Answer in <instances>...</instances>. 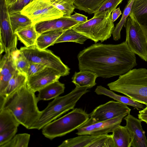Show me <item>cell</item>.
<instances>
[{
  "label": "cell",
  "instance_id": "obj_1",
  "mask_svg": "<svg viewBox=\"0 0 147 147\" xmlns=\"http://www.w3.org/2000/svg\"><path fill=\"white\" fill-rule=\"evenodd\" d=\"M77 58L80 71H90L103 78L123 75L137 65L136 54L125 41L117 45L95 43L80 51Z\"/></svg>",
  "mask_w": 147,
  "mask_h": 147
},
{
  "label": "cell",
  "instance_id": "obj_29",
  "mask_svg": "<svg viewBox=\"0 0 147 147\" xmlns=\"http://www.w3.org/2000/svg\"><path fill=\"white\" fill-rule=\"evenodd\" d=\"M134 1L128 0L121 20L115 27L112 34L113 39L115 41H117L121 38V31L123 26H124L126 19L131 12Z\"/></svg>",
  "mask_w": 147,
  "mask_h": 147
},
{
  "label": "cell",
  "instance_id": "obj_17",
  "mask_svg": "<svg viewBox=\"0 0 147 147\" xmlns=\"http://www.w3.org/2000/svg\"><path fill=\"white\" fill-rule=\"evenodd\" d=\"M65 88V84L59 80L53 82L38 91V100L39 101L55 98L64 92Z\"/></svg>",
  "mask_w": 147,
  "mask_h": 147
},
{
  "label": "cell",
  "instance_id": "obj_11",
  "mask_svg": "<svg viewBox=\"0 0 147 147\" xmlns=\"http://www.w3.org/2000/svg\"><path fill=\"white\" fill-rule=\"evenodd\" d=\"M129 113H126L112 119L103 121H95L90 118L77 129L78 135H100L112 132L117 126L120 124L123 119Z\"/></svg>",
  "mask_w": 147,
  "mask_h": 147
},
{
  "label": "cell",
  "instance_id": "obj_33",
  "mask_svg": "<svg viewBox=\"0 0 147 147\" xmlns=\"http://www.w3.org/2000/svg\"><path fill=\"white\" fill-rule=\"evenodd\" d=\"M51 3L63 13L64 17L70 16L75 9L74 5L58 0H50Z\"/></svg>",
  "mask_w": 147,
  "mask_h": 147
},
{
  "label": "cell",
  "instance_id": "obj_36",
  "mask_svg": "<svg viewBox=\"0 0 147 147\" xmlns=\"http://www.w3.org/2000/svg\"><path fill=\"white\" fill-rule=\"evenodd\" d=\"M45 67L44 65L40 64L29 62V64L26 75L27 78L36 74Z\"/></svg>",
  "mask_w": 147,
  "mask_h": 147
},
{
  "label": "cell",
  "instance_id": "obj_32",
  "mask_svg": "<svg viewBox=\"0 0 147 147\" xmlns=\"http://www.w3.org/2000/svg\"><path fill=\"white\" fill-rule=\"evenodd\" d=\"M123 0H106L94 13L93 17H97L105 13H111L112 11L116 8Z\"/></svg>",
  "mask_w": 147,
  "mask_h": 147
},
{
  "label": "cell",
  "instance_id": "obj_15",
  "mask_svg": "<svg viewBox=\"0 0 147 147\" xmlns=\"http://www.w3.org/2000/svg\"><path fill=\"white\" fill-rule=\"evenodd\" d=\"M80 23L67 17L39 22L34 25L36 30L39 34L45 31L62 30L64 31L72 28Z\"/></svg>",
  "mask_w": 147,
  "mask_h": 147
},
{
  "label": "cell",
  "instance_id": "obj_37",
  "mask_svg": "<svg viewBox=\"0 0 147 147\" xmlns=\"http://www.w3.org/2000/svg\"><path fill=\"white\" fill-rule=\"evenodd\" d=\"M15 71L0 76V94H2L5 90Z\"/></svg>",
  "mask_w": 147,
  "mask_h": 147
},
{
  "label": "cell",
  "instance_id": "obj_30",
  "mask_svg": "<svg viewBox=\"0 0 147 147\" xmlns=\"http://www.w3.org/2000/svg\"><path fill=\"white\" fill-rule=\"evenodd\" d=\"M11 51L16 70L26 76L29 62L17 48Z\"/></svg>",
  "mask_w": 147,
  "mask_h": 147
},
{
  "label": "cell",
  "instance_id": "obj_5",
  "mask_svg": "<svg viewBox=\"0 0 147 147\" xmlns=\"http://www.w3.org/2000/svg\"><path fill=\"white\" fill-rule=\"evenodd\" d=\"M90 115L81 108H74L65 115L45 125L42 133L50 140L61 137L77 129L89 118Z\"/></svg>",
  "mask_w": 147,
  "mask_h": 147
},
{
  "label": "cell",
  "instance_id": "obj_34",
  "mask_svg": "<svg viewBox=\"0 0 147 147\" xmlns=\"http://www.w3.org/2000/svg\"><path fill=\"white\" fill-rule=\"evenodd\" d=\"M34 0H17L13 3L8 6L9 14L21 11L29 3Z\"/></svg>",
  "mask_w": 147,
  "mask_h": 147
},
{
  "label": "cell",
  "instance_id": "obj_26",
  "mask_svg": "<svg viewBox=\"0 0 147 147\" xmlns=\"http://www.w3.org/2000/svg\"><path fill=\"white\" fill-rule=\"evenodd\" d=\"M88 39L86 37L72 28L64 31L55 43L71 42L82 44Z\"/></svg>",
  "mask_w": 147,
  "mask_h": 147
},
{
  "label": "cell",
  "instance_id": "obj_9",
  "mask_svg": "<svg viewBox=\"0 0 147 147\" xmlns=\"http://www.w3.org/2000/svg\"><path fill=\"white\" fill-rule=\"evenodd\" d=\"M21 13L28 17L32 24L63 17V13L50 0H34L25 6Z\"/></svg>",
  "mask_w": 147,
  "mask_h": 147
},
{
  "label": "cell",
  "instance_id": "obj_16",
  "mask_svg": "<svg viewBox=\"0 0 147 147\" xmlns=\"http://www.w3.org/2000/svg\"><path fill=\"white\" fill-rule=\"evenodd\" d=\"M94 91L98 95L107 96L117 101L132 106L138 110H141L145 107L143 104L136 102L127 96L117 94L113 91L100 85L97 86Z\"/></svg>",
  "mask_w": 147,
  "mask_h": 147
},
{
  "label": "cell",
  "instance_id": "obj_42",
  "mask_svg": "<svg viewBox=\"0 0 147 147\" xmlns=\"http://www.w3.org/2000/svg\"><path fill=\"white\" fill-rule=\"evenodd\" d=\"M6 4L8 6L10 5L15 2L17 0H5Z\"/></svg>",
  "mask_w": 147,
  "mask_h": 147
},
{
  "label": "cell",
  "instance_id": "obj_39",
  "mask_svg": "<svg viewBox=\"0 0 147 147\" xmlns=\"http://www.w3.org/2000/svg\"><path fill=\"white\" fill-rule=\"evenodd\" d=\"M138 116L139 119L147 123V106L139 111Z\"/></svg>",
  "mask_w": 147,
  "mask_h": 147
},
{
  "label": "cell",
  "instance_id": "obj_35",
  "mask_svg": "<svg viewBox=\"0 0 147 147\" xmlns=\"http://www.w3.org/2000/svg\"><path fill=\"white\" fill-rule=\"evenodd\" d=\"M18 128H15L0 133V147L10 141L15 136Z\"/></svg>",
  "mask_w": 147,
  "mask_h": 147
},
{
  "label": "cell",
  "instance_id": "obj_4",
  "mask_svg": "<svg viewBox=\"0 0 147 147\" xmlns=\"http://www.w3.org/2000/svg\"><path fill=\"white\" fill-rule=\"evenodd\" d=\"M88 89L86 86H76L68 94L54 98L49 103L46 108L41 111L38 119L30 129H42L45 125L62 115L73 109L80 98L88 92Z\"/></svg>",
  "mask_w": 147,
  "mask_h": 147
},
{
  "label": "cell",
  "instance_id": "obj_13",
  "mask_svg": "<svg viewBox=\"0 0 147 147\" xmlns=\"http://www.w3.org/2000/svg\"><path fill=\"white\" fill-rule=\"evenodd\" d=\"M60 74L52 68L46 67L42 70L27 78L26 85L34 92L38 91L50 84L59 80Z\"/></svg>",
  "mask_w": 147,
  "mask_h": 147
},
{
  "label": "cell",
  "instance_id": "obj_22",
  "mask_svg": "<svg viewBox=\"0 0 147 147\" xmlns=\"http://www.w3.org/2000/svg\"><path fill=\"white\" fill-rule=\"evenodd\" d=\"M20 122L12 113L5 109L0 110V133L18 128Z\"/></svg>",
  "mask_w": 147,
  "mask_h": 147
},
{
  "label": "cell",
  "instance_id": "obj_28",
  "mask_svg": "<svg viewBox=\"0 0 147 147\" xmlns=\"http://www.w3.org/2000/svg\"><path fill=\"white\" fill-rule=\"evenodd\" d=\"M9 18L12 29L14 33L19 28L32 24L31 20L21 11L9 14Z\"/></svg>",
  "mask_w": 147,
  "mask_h": 147
},
{
  "label": "cell",
  "instance_id": "obj_20",
  "mask_svg": "<svg viewBox=\"0 0 147 147\" xmlns=\"http://www.w3.org/2000/svg\"><path fill=\"white\" fill-rule=\"evenodd\" d=\"M112 132L115 147H131V136L125 126L119 125L114 128Z\"/></svg>",
  "mask_w": 147,
  "mask_h": 147
},
{
  "label": "cell",
  "instance_id": "obj_8",
  "mask_svg": "<svg viewBox=\"0 0 147 147\" xmlns=\"http://www.w3.org/2000/svg\"><path fill=\"white\" fill-rule=\"evenodd\" d=\"M19 50L29 62L40 64L53 69L58 71L61 76H67L70 73V69L50 50L40 49L35 45L22 47Z\"/></svg>",
  "mask_w": 147,
  "mask_h": 147
},
{
  "label": "cell",
  "instance_id": "obj_40",
  "mask_svg": "<svg viewBox=\"0 0 147 147\" xmlns=\"http://www.w3.org/2000/svg\"><path fill=\"white\" fill-rule=\"evenodd\" d=\"M111 13V20L113 22L115 21L119 16L122 14L121 11L119 7L115 9L112 11Z\"/></svg>",
  "mask_w": 147,
  "mask_h": 147
},
{
  "label": "cell",
  "instance_id": "obj_7",
  "mask_svg": "<svg viewBox=\"0 0 147 147\" xmlns=\"http://www.w3.org/2000/svg\"><path fill=\"white\" fill-rule=\"evenodd\" d=\"M125 41L136 55L147 62V26L139 23L129 14L124 26Z\"/></svg>",
  "mask_w": 147,
  "mask_h": 147
},
{
  "label": "cell",
  "instance_id": "obj_25",
  "mask_svg": "<svg viewBox=\"0 0 147 147\" xmlns=\"http://www.w3.org/2000/svg\"><path fill=\"white\" fill-rule=\"evenodd\" d=\"M106 0H75L74 3L75 9L92 14L96 11Z\"/></svg>",
  "mask_w": 147,
  "mask_h": 147
},
{
  "label": "cell",
  "instance_id": "obj_3",
  "mask_svg": "<svg viewBox=\"0 0 147 147\" xmlns=\"http://www.w3.org/2000/svg\"><path fill=\"white\" fill-rule=\"evenodd\" d=\"M107 86L110 90L147 106V69H133Z\"/></svg>",
  "mask_w": 147,
  "mask_h": 147
},
{
  "label": "cell",
  "instance_id": "obj_24",
  "mask_svg": "<svg viewBox=\"0 0 147 147\" xmlns=\"http://www.w3.org/2000/svg\"><path fill=\"white\" fill-rule=\"evenodd\" d=\"M27 79L26 75L16 70L5 90L0 95L6 98L15 91L26 84Z\"/></svg>",
  "mask_w": 147,
  "mask_h": 147
},
{
  "label": "cell",
  "instance_id": "obj_31",
  "mask_svg": "<svg viewBox=\"0 0 147 147\" xmlns=\"http://www.w3.org/2000/svg\"><path fill=\"white\" fill-rule=\"evenodd\" d=\"M30 138V135L24 133L16 134L9 142L0 147H27Z\"/></svg>",
  "mask_w": 147,
  "mask_h": 147
},
{
  "label": "cell",
  "instance_id": "obj_27",
  "mask_svg": "<svg viewBox=\"0 0 147 147\" xmlns=\"http://www.w3.org/2000/svg\"><path fill=\"white\" fill-rule=\"evenodd\" d=\"M16 70L11 51L5 53L0 61V76Z\"/></svg>",
  "mask_w": 147,
  "mask_h": 147
},
{
  "label": "cell",
  "instance_id": "obj_41",
  "mask_svg": "<svg viewBox=\"0 0 147 147\" xmlns=\"http://www.w3.org/2000/svg\"><path fill=\"white\" fill-rule=\"evenodd\" d=\"M59 1L68 3L71 5H74V3L75 0H58Z\"/></svg>",
  "mask_w": 147,
  "mask_h": 147
},
{
  "label": "cell",
  "instance_id": "obj_23",
  "mask_svg": "<svg viewBox=\"0 0 147 147\" xmlns=\"http://www.w3.org/2000/svg\"><path fill=\"white\" fill-rule=\"evenodd\" d=\"M129 14L147 26V0H134Z\"/></svg>",
  "mask_w": 147,
  "mask_h": 147
},
{
  "label": "cell",
  "instance_id": "obj_18",
  "mask_svg": "<svg viewBox=\"0 0 147 147\" xmlns=\"http://www.w3.org/2000/svg\"><path fill=\"white\" fill-rule=\"evenodd\" d=\"M15 33L19 40L26 47L35 45L39 35L34 25L32 24L19 28Z\"/></svg>",
  "mask_w": 147,
  "mask_h": 147
},
{
  "label": "cell",
  "instance_id": "obj_10",
  "mask_svg": "<svg viewBox=\"0 0 147 147\" xmlns=\"http://www.w3.org/2000/svg\"><path fill=\"white\" fill-rule=\"evenodd\" d=\"M58 147H115L112 134L82 135L64 140Z\"/></svg>",
  "mask_w": 147,
  "mask_h": 147
},
{
  "label": "cell",
  "instance_id": "obj_14",
  "mask_svg": "<svg viewBox=\"0 0 147 147\" xmlns=\"http://www.w3.org/2000/svg\"><path fill=\"white\" fill-rule=\"evenodd\" d=\"M126 126L130 133L132 147H147V140L142 129L141 120L129 113L124 118Z\"/></svg>",
  "mask_w": 147,
  "mask_h": 147
},
{
  "label": "cell",
  "instance_id": "obj_38",
  "mask_svg": "<svg viewBox=\"0 0 147 147\" xmlns=\"http://www.w3.org/2000/svg\"><path fill=\"white\" fill-rule=\"evenodd\" d=\"M76 20L80 23H84L88 21V17L84 15L75 12V14L67 17Z\"/></svg>",
  "mask_w": 147,
  "mask_h": 147
},
{
  "label": "cell",
  "instance_id": "obj_21",
  "mask_svg": "<svg viewBox=\"0 0 147 147\" xmlns=\"http://www.w3.org/2000/svg\"><path fill=\"white\" fill-rule=\"evenodd\" d=\"M62 30H50L39 34L36 42V46L38 48L45 49L53 45L58 38L63 33Z\"/></svg>",
  "mask_w": 147,
  "mask_h": 147
},
{
  "label": "cell",
  "instance_id": "obj_2",
  "mask_svg": "<svg viewBox=\"0 0 147 147\" xmlns=\"http://www.w3.org/2000/svg\"><path fill=\"white\" fill-rule=\"evenodd\" d=\"M38 102L35 92L28 88L26 84L6 98L1 109L10 111L20 124L30 129L40 114Z\"/></svg>",
  "mask_w": 147,
  "mask_h": 147
},
{
  "label": "cell",
  "instance_id": "obj_6",
  "mask_svg": "<svg viewBox=\"0 0 147 147\" xmlns=\"http://www.w3.org/2000/svg\"><path fill=\"white\" fill-rule=\"evenodd\" d=\"M115 28L111 13H105L80 23L72 28L96 43L110 38Z\"/></svg>",
  "mask_w": 147,
  "mask_h": 147
},
{
  "label": "cell",
  "instance_id": "obj_19",
  "mask_svg": "<svg viewBox=\"0 0 147 147\" xmlns=\"http://www.w3.org/2000/svg\"><path fill=\"white\" fill-rule=\"evenodd\" d=\"M98 77L96 74L90 71H80L75 72L72 82L76 86H86L90 88L96 85V80Z\"/></svg>",
  "mask_w": 147,
  "mask_h": 147
},
{
  "label": "cell",
  "instance_id": "obj_12",
  "mask_svg": "<svg viewBox=\"0 0 147 147\" xmlns=\"http://www.w3.org/2000/svg\"><path fill=\"white\" fill-rule=\"evenodd\" d=\"M131 111L127 105L111 100L98 106L89 115L90 118L93 121H103L112 119L125 113H130Z\"/></svg>",
  "mask_w": 147,
  "mask_h": 147
}]
</instances>
